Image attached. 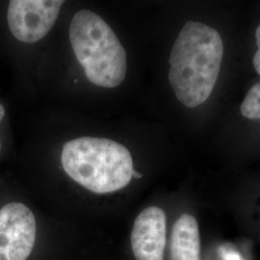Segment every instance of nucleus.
<instances>
[{
    "label": "nucleus",
    "mask_w": 260,
    "mask_h": 260,
    "mask_svg": "<svg viewBox=\"0 0 260 260\" xmlns=\"http://www.w3.org/2000/svg\"><path fill=\"white\" fill-rule=\"evenodd\" d=\"M133 177H141V175H140L139 173L138 172H133Z\"/></svg>",
    "instance_id": "11"
},
{
    "label": "nucleus",
    "mask_w": 260,
    "mask_h": 260,
    "mask_svg": "<svg viewBox=\"0 0 260 260\" xmlns=\"http://www.w3.org/2000/svg\"><path fill=\"white\" fill-rule=\"evenodd\" d=\"M63 4L58 0L10 1L7 21L12 35L26 44L42 40L55 24Z\"/></svg>",
    "instance_id": "4"
},
{
    "label": "nucleus",
    "mask_w": 260,
    "mask_h": 260,
    "mask_svg": "<svg viewBox=\"0 0 260 260\" xmlns=\"http://www.w3.org/2000/svg\"><path fill=\"white\" fill-rule=\"evenodd\" d=\"M0 149H1V143H0Z\"/></svg>",
    "instance_id": "12"
},
{
    "label": "nucleus",
    "mask_w": 260,
    "mask_h": 260,
    "mask_svg": "<svg viewBox=\"0 0 260 260\" xmlns=\"http://www.w3.org/2000/svg\"><path fill=\"white\" fill-rule=\"evenodd\" d=\"M36 220L21 203H10L0 209V260H26L36 241Z\"/></svg>",
    "instance_id": "5"
},
{
    "label": "nucleus",
    "mask_w": 260,
    "mask_h": 260,
    "mask_svg": "<svg viewBox=\"0 0 260 260\" xmlns=\"http://www.w3.org/2000/svg\"><path fill=\"white\" fill-rule=\"evenodd\" d=\"M223 40L217 30L189 20L169 59V82L177 100L189 108L205 103L213 92L223 61Z\"/></svg>",
    "instance_id": "1"
},
{
    "label": "nucleus",
    "mask_w": 260,
    "mask_h": 260,
    "mask_svg": "<svg viewBox=\"0 0 260 260\" xmlns=\"http://www.w3.org/2000/svg\"><path fill=\"white\" fill-rule=\"evenodd\" d=\"M241 114L250 120L260 121V82L252 86L240 107Z\"/></svg>",
    "instance_id": "8"
},
{
    "label": "nucleus",
    "mask_w": 260,
    "mask_h": 260,
    "mask_svg": "<svg viewBox=\"0 0 260 260\" xmlns=\"http://www.w3.org/2000/svg\"><path fill=\"white\" fill-rule=\"evenodd\" d=\"M61 163L69 177L95 194H108L124 188L134 172L129 150L106 138L80 137L67 142Z\"/></svg>",
    "instance_id": "2"
},
{
    "label": "nucleus",
    "mask_w": 260,
    "mask_h": 260,
    "mask_svg": "<svg viewBox=\"0 0 260 260\" xmlns=\"http://www.w3.org/2000/svg\"><path fill=\"white\" fill-rule=\"evenodd\" d=\"M74 53L90 82L112 89L127 72V57L119 38L104 19L90 10L77 12L70 25Z\"/></svg>",
    "instance_id": "3"
},
{
    "label": "nucleus",
    "mask_w": 260,
    "mask_h": 260,
    "mask_svg": "<svg viewBox=\"0 0 260 260\" xmlns=\"http://www.w3.org/2000/svg\"><path fill=\"white\" fill-rule=\"evenodd\" d=\"M255 38H256L257 51L253 56V67H254L256 73L260 75V25L255 31Z\"/></svg>",
    "instance_id": "9"
},
{
    "label": "nucleus",
    "mask_w": 260,
    "mask_h": 260,
    "mask_svg": "<svg viewBox=\"0 0 260 260\" xmlns=\"http://www.w3.org/2000/svg\"><path fill=\"white\" fill-rule=\"evenodd\" d=\"M4 116H5V109H4V107L0 104V121L3 120Z\"/></svg>",
    "instance_id": "10"
},
{
    "label": "nucleus",
    "mask_w": 260,
    "mask_h": 260,
    "mask_svg": "<svg viewBox=\"0 0 260 260\" xmlns=\"http://www.w3.org/2000/svg\"><path fill=\"white\" fill-rule=\"evenodd\" d=\"M171 260H201V237L195 217L182 214L174 224Z\"/></svg>",
    "instance_id": "7"
},
{
    "label": "nucleus",
    "mask_w": 260,
    "mask_h": 260,
    "mask_svg": "<svg viewBox=\"0 0 260 260\" xmlns=\"http://www.w3.org/2000/svg\"><path fill=\"white\" fill-rule=\"evenodd\" d=\"M166 233V214L160 207L150 206L143 210L131 233V247L136 260H164Z\"/></svg>",
    "instance_id": "6"
}]
</instances>
